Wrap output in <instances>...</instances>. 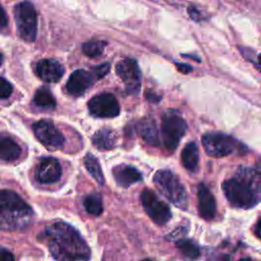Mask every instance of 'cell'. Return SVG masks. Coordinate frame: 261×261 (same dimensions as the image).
I'll return each mask as SVG.
<instances>
[{"label":"cell","instance_id":"obj_1","mask_svg":"<svg viewBox=\"0 0 261 261\" xmlns=\"http://www.w3.org/2000/svg\"><path fill=\"white\" fill-rule=\"evenodd\" d=\"M39 237L56 261H89L91 258L86 241L65 222L59 221L47 226Z\"/></svg>","mask_w":261,"mask_h":261},{"label":"cell","instance_id":"obj_2","mask_svg":"<svg viewBox=\"0 0 261 261\" xmlns=\"http://www.w3.org/2000/svg\"><path fill=\"white\" fill-rule=\"evenodd\" d=\"M222 191L233 207L252 208L261 200V168L240 167L234 176L223 181Z\"/></svg>","mask_w":261,"mask_h":261},{"label":"cell","instance_id":"obj_3","mask_svg":"<svg viewBox=\"0 0 261 261\" xmlns=\"http://www.w3.org/2000/svg\"><path fill=\"white\" fill-rule=\"evenodd\" d=\"M34 217L31 206L15 192L0 190V229L7 231L28 227Z\"/></svg>","mask_w":261,"mask_h":261},{"label":"cell","instance_id":"obj_4","mask_svg":"<svg viewBox=\"0 0 261 261\" xmlns=\"http://www.w3.org/2000/svg\"><path fill=\"white\" fill-rule=\"evenodd\" d=\"M153 181L159 192L172 204L180 209L188 207V194L178 177L169 170H158L153 177Z\"/></svg>","mask_w":261,"mask_h":261},{"label":"cell","instance_id":"obj_5","mask_svg":"<svg viewBox=\"0 0 261 261\" xmlns=\"http://www.w3.org/2000/svg\"><path fill=\"white\" fill-rule=\"evenodd\" d=\"M187 128L188 124L186 120L176 110H167L161 119L162 143L165 149L170 152L174 151L186 134Z\"/></svg>","mask_w":261,"mask_h":261},{"label":"cell","instance_id":"obj_6","mask_svg":"<svg viewBox=\"0 0 261 261\" xmlns=\"http://www.w3.org/2000/svg\"><path fill=\"white\" fill-rule=\"evenodd\" d=\"M202 144L211 157H224L245 149L233 137L220 132L206 133L202 136Z\"/></svg>","mask_w":261,"mask_h":261},{"label":"cell","instance_id":"obj_7","mask_svg":"<svg viewBox=\"0 0 261 261\" xmlns=\"http://www.w3.org/2000/svg\"><path fill=\"white\" fill-rule=\"evenodd\" d=\"M14 18L16 32L25 42H34L37 36V12L29 1L17 3L14 6Z\"/></svg>","mask_w":261,"mask_h":261},{"label":"cell","instance_id":"obj_8","mask_svg":"<svg viewBox=\"0 0 261 261\" xmlns=\"http://www.w3.org/2000/svg\"><path fill=\"white\" fill-rule=\"evenodd\" d=\"M141 202L149 217L158 225L165 224L171 217L167 204L161 201L151 190H144L141 194Z\"/></svg>","mask_w":261,"mask_h":261},{"label":"cell","instance_id":"obj_9","mask_svg":"<svg viewBox=\"0 0 261 261\" xmlns=\"http://www.w3.org/2000/svg\"><path fill=\"white\" fill-rule=\"evenodd\" d=\"M116 73L124 84L127 95H137L141 89V70L135 59L125 58L116 64Z\"/></svg>","mask_w":261,"mask_h":261},{"label":"cell","instance_id":"obj_10","mask_svg":"<svg viewBox=\"0 0 261 261\" xmlns=\"http://www.w3.org/2000/svg\"><path fill=\"white\" fill-rule=\"evenodd\" d=\"M90 113L99 118H111L119 114L120 106L117 99L109 93H101L88 102Z\"/></svg>","mask_w":261,"mask_h":261},{"label":"cell","instance_id":"obj_11","mask_svg":"<svg viewBox=\"0 0 261 261\" xmlns=\"http://www.w3.org/2000/svg\"><path fill=\"white\" fill-rule=\"evenodd\" d=\"M36 138L45 147L51 150L60 149L64 144V137L50 120H39L33 124Z\"/></svg>","mask_w":261,"mask_h":261},{"label":"cell","instance_id":"obj_12","mask_svg":"<svg viewBox=\"0 0 261 261\" xmlns=\"http://www.w3.org/2000/svg\"><path fill=\"white\" fill-rule=\"evenodd\" d=\"M97 77L93 71H88L85 69L74 70L66 83V90L69 94L73 96L83 95L95 82Z\"/></svg>","mask_w":261,"mask_h":261},{"label":"cell","instance_id":"obj_13","mask_svg":"<svg viewBox=\"0 0 261 261\" xmlns=\"http://www.w3.org/2000/svg\"><path fill=\"white\" fill-rule=\"evenodd\" d=\"M61 176V166L57 159L52 157L43 158L36 169V179L40 184H53Z\"/></svg>","mask_w":261,"mask_h":261},{"label":"cell","instance_id":"obj_14","mask_svg":"<svg viewBox=\"0 0 261 261\" xmlns=\"http://www.w3.org/2000/svg\"><path fill=\"white\" fill-rule=\"evenodd\" d=\"M36 74L46 83L58 82L64 73V67L54 59H42L36 65Z\"/></svg>","mask_w":261,"mask_h":261},{"label":"cell","instance_id":"obj_15","mask_svg":"<svg viewBox=\"0 0 261 261\" xmlns=\"http://www.w3.org/2000/svg\"><path fill=\"white\" fill-rule=\"evenodd\" d=\"M198 209L201 217L206 220H211L214 218L216 213V203L214 196L203 184L198 186Z\"/></svg>","mask_w":261,"mask_h":261},{"label":"cell","instance_id":"obj_16","mask_svg":"<svg viewBox=\"0 0 261 261\" xmlns=\"http://www.w3.org/2000/svg\"><path fill=\"white\" fill-rule=\"evenodd\" d=\"M112 173L116 184L123 188H127L130 185L138 182L142 179L141 172L134 166L126 164L116 165L115 167H113Z\"/></svg>","mask_w":261,"mask_h":261},{"label":"cell","instance_id":"obj_17","mask_svg":"<svg viewBox=\"0 0 261 261\" xmlns=\"http://www.w3.org/2000/svg\"><path fill=\"white\" fill-rule=\"evenodd\" d=\"M137 132L142 139L152 146H158L160 143L159 133L157 129L156 122L151 117H145L137 123Z\"/></svg>","mask_w":261,"mask_h":261},{"label":"cell","instance_id":"obj_18","mask_svg":"<svg viewBox=\"0 0 261 261\" xmlns=\"http://www.w3.org/2000/svg\"><path fill=\"white\" fill-rule=\"evenodd\" d=\"M21 149L19 145L10 137L0 134V159L12 162L19 158Z\"/></svg>","mask_w":261,"mask_h":261},{"label":"cell","instance_id":"obj_19","mask_svg":"<svg viewBox=\"0 0 261 261\" xmlns=\"http://www.w3.org/2000/svg\"><path fill=\"white\" fill-rule=\"evenodd\" d=\"M116 134L110 128H101L92 138L93 145L99 150H110L116 145Z\"/></svg>","mask_w":261,"mask_h":261},{"label":"cell","instance_id":"obj_20","mask_svg":"<svg viewBox=\"0 0 261 261\" xmlns=\"http://www.w3.org/2000/svg\"><path fill=\"white\" fill-rule=\"evenodd\" d=\"M181 163L186 169L194 172L198 168L199 163V148L195 142L188 143L181 151Z\"/></svg>","mask_w":261,"mask_h":261},{"label":"cell","instance_id":"obj_21","mask_svg":"<svg viewBox=\"0 0 261 261\" xmlns=\"http://www.w3.org/2000/svg\"><path fill=\"white\" fill-rule=\"evenodd\" d=\"M34 103L38 107L45 109H52L56 105L54 96L52 95L51 91L46 87H42L36 91L34 96Z\"/></svg>","mask_w":261,"mask_h":261},{"label":"cell","instance_id":"obj_22","mask_svg":"<svg viewBox=\"0 0 261 261\" xmlns=\"http://www.w3.org/2000/svg\"><path fill=\"white\" fill-rule=\"evenodd\" d=\"M85 166H86L87 170L90 172V174L94 177V179L99 185H104V175H103L100 163L94 155H92L90 153L86 155Z\"/></svg>","mask_w":261,"mask_h":261},{"label":"cell","instance_id":"obj_23","mask_svg":"<svg viewBox=\"0 0 261 261\" xmlns=\"http://www.w3.org/2000/svg\"><path fill=\"white\" fill-rule=\"evenodd\" d=\"M84 206L88 213L98 216L103 212V204L100 194L92 193L84 199Z\"/></svg>","mask_w":261,"mask_h":261},{"label":"cell","instance_id":"obj_24","mask_svg":"<svg viewBox=\"0 0 261 261\" xmlns=\"http://www.w3.org/2000/svg\"><path fill=\"white\" fill-rule=\"evenodd\" d=\"M176 247L181 252V254L188 259L195 260L200 256L199 247L191 240H179L176 242Z\"/></svg>","mask_w":261,"mask_h":261},{"label":"cell","instance_id":"obj_25","mask_svg":"<svg viewBox=\"0 0 261 261\" xmlns=\"http://www.w3.org/2000/svg\"><path fill=\"white\" fill-rule=\"evenodd\" d=\"M107 43L104 41H100V40H92L89 42H86L83 45V52L85 55H87L88 57L91 58H96L100 55H102V53L104 52V49L106 47Z\"/></svg>","mask_w":261,"mask_h":261},{"label":"cell","instance_id":"obj_26","mask_svg":"<svg viewBox=\"0 0 261 261\" xmlns=\"http://www.w3.org/2000/svg\"><path fill=\"white\" fill-rule=\"evenodd\" d=\"M12 93V86L5 79L0 76V99L8 98Z\"/></svg>","mask_w":261,"mask_h":261},{"label":"cell","instance_id":"obj_27","mask_svg":"<svg viewBox=\"0 0 261 261\" xmlns=\"http://www.w3.org/2000/svg\"><path fill=\"white\" fill-rule=\"evenodd\" d=\"M109 69H110V64L104 63V64L93 67L92 71L95 74V76L97 77V80H99V79H102L104 75H106L108 73Z\"/></svg>","mask_w":261,"mask_h":261},{"label":"cell","instance_id":"obj_28","mask_svg":"<svg viewBox=\"0 0 261 261\" xmlns=\"http://www.w3.org/2000/svg\"><path fill=\"white\" fill-rule=\"evenodd\" d=\"M0 261H14V256L10 251L0 247Z\"/></svg>","mask_w":261,"mask_h":261},{"label":"cell","instance_id":"obj_29","mask_svg":"<svg viewBox=\"0 0 261 261\" xmlns=\"http://www.w3.org/2000/svg\"><path fill=\"white\" fill-rule=\"evenodd\" d=\"M188 11H189L190 16H191L195 21H200V19L203 18V16L201 15V12H200L196 7H194V6H190L189 9H188Z\"/></svg>","mask_w":261,"mask_h":261},{"label":"cell","instance_id":"obj_30","mask_svg":"<svg viewBox=\"0 0 261 261\" xmlns=\"http://www.w3.org/2000/svg\"><path fill=\"white\" fill-rule=\"evenodd\" d=\"M8 23V17L5 10L0 6V29H5Z\"/></svg>","mask_w":261,"mask_h":261},{"label":"cell","instance_id":"obj_31","mask_svg":"<svg viewBox=\"0 0 261 261\" xmlns=\"http://www.w3.org/2000/svg\"><path fill=\"white\" fill-rule=\"evenodd\" d=\"M176 67H177L178 71H180L182 73H189V72L192 71V66H190L188 64L179 63V64H176Z\"/></svg>","mask_w":261,"mask_h":261},{"label":"cell","instance_id":"obj_32","mask_svg":"<svg viewBox=\"0 0 261 261\" xmlns=\"http://www.w3.org/2000/svg\"><path fill=\"white\" fill-rule=\"evenodd\" d=\"M254 233L257 238H259L261 240V217L258 219L257 223L254 226Z\"/></svg>","mask_w":261,"mask_h":261},{"label":"cell","instance_id":"obj_33","mask_svg":"<svg viewBox=\"0 0 261 261\" xmlns=\"http://www.w3.org/2000/svg\"><path fill=\"white\" fill-rule=\"evenodd\" d=\"M146 98L152 102H158L160 100L159 96H157L155 93H149V91L146 92Z\"/></svg>","mask_w":261,"mask_h":261},{"label":"cell","instance_id":"obj_34","mask_svg":"<svg viewBox=\"0 0 261 261\" xmlns=\"http://www.w3.org/2000/svg\"><path fill=\"white\" fill-rule=\"evenodd\" d=\"M252 63L255 65V67L261 72V54L260 55H257L254 60L252 61Z\"/></svg>","mask_w":261,"mask_h":261},{"label":"cell","instance_id":"obj_35","mask_svg":"<svg viewBox=\"0 0 261 261\" xmlns=\"http://www.w3.org/2000/svg\"><path fill=\"white\" fill-rule=\"evenodd\" d=\"M240 261H253V260L250 259V258H243V259H241Z\"/></svg>","mask_w":261,"mask_h":261},{"label":"cell","instance_id":"obj_36","mask_svg":"<svg viewBox=\"0 0 261 261\" xmlns=\"http://www.w3.org/2000/svg\"><path fill=\"white\" fill-rule=\"evenodd\" d=\"M2 62H3V56H2V54L0 53V65L2 64Z\"/></svg>","mask_w":261,"mask_h":261},{"label":"cell","instance_id":"obj_37","mask_svg":"<svg viewBox=\"0 0 261 261\" xmlns=\"http://www.w3.org/2000/svg\"><path fill=\"white\" fill-rule=\"evenodd\" d=\"M143 261H152V260H150V259H146V260H143Z\"/></svg>","mask_w":261,"mask_h":261}]
</instances>
